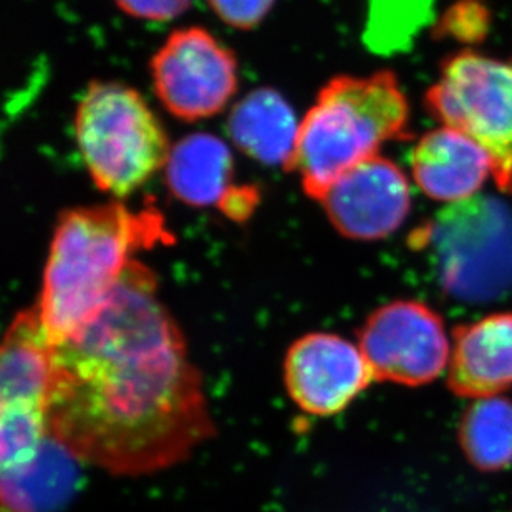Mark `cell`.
I'll return each instance as SVG.
<instances>
[{"instance_id": "1", "label": "cell", "mask_w": 512, "mask_h": 512, "mask_svg": "<svg viewBox=\"0 0 512 512\" xmlns=\"http://www.w3.org/2000/svg\"><path fill=\"white\" fill-rule=\"evenodd\" d=\"M47 431L70 458L113 476L173 468L213 436L198 368L140 261L90 322L55 343Z\"/></svg>"}, {"instance_id": "2", "label": "cell", "mask_w": 512, "mask_h": 512, "mask_svg": "<svg viewBox=\"0 0 512 512\" xmlns=\"http://www.w3.org/2000/svg\"><path fill=\"white\" fill-rule=\"evenodd\" d=\"M156 209L108 203L70 209L55 226L39 304L52 342H62L107 304L135 254L171 242Z\"/></svg>"}, {"instance_id": "3", "label": "cell", "mask_w": 512, "mask_h": 512, "mask_svg": "<svg viewBox=\"0 0 512 512\" xmlns=\"http://www.w3.org/2000/svg\"><path fill=\"white\" fill-rule=\"evenodd\" d=\"M408 123L410 105L395 73L332 78L300 121L284 170L319 201L343 173L377 156L388 141L408 136Z\"/></svg>"}, {"instance_id": "4", "label": "cell", "mask_w": 512, "mask_h": 512, "mask_svg": "<svg viewBox=\"0 0 512 512\" xmlns=\"http://www.w3.org/2000/svg\"><path fill=\"white\" fill-rule=\"evenodd\" d=\"M73 125L88 174L113 198L130 196L165 170L173 148L145 98L123 83H90Z\"/></svg>"}, {"instance_id": "5", "label": "cell", "mask_w": 512, "mask_h": 512, "mask_svg": "<svg viewBox=\"0 0 512 512\" xmlns=\"http://www.w3.org/2000/svg\"><path fill=\"white\" fill-rule=\"evenodd\" d=\"M413 241L430 251L441 287L469 304L512 290V209L476 194L446 204Z\"/></svg>"}, {"instance_id": "6", "label": "cell", "mask_w": 512, "mask_h": 512, "mask_svg": "<svg viewBox=\"0 0 512 512\" xmlns=\"http://www.w3.org/2000/svg\"><path fill=\"white\" fill-rule=\"evenodd\" d=\"M441 125L461 131L488 151L498 188L512 194V63L461 52L441 67L426 93Z\"/></svg>"}, {"instance_id": "7", "label": "cell", "mask_w": 512, "mask_h": 512, "mask_svg": "<svg viewBox=\"0 0 512 512\" xmlns=\"http://www.w3.org/2000/svg\"><path fill=\"white\" fill-rule=\"evenodd\" d=\"M150 68L161 105L186 123L223 113L239 87L236 55L201 27L173 32Z\"/></svg>"}, {"instance_id": "8", "label": "cell", "mask_w": 512, "mask_h": 512, "mask_svg": "<svg viewBox=\"0 0 512 512\" xmlns=\"http://www.w3.org/2000/svg\"><path fill=\"white\" fill-rule=\"evenodd\" d=\"M358 342L375 380L418 387L436 380L450 363L443 320L416 300H398L375 310Z\"/></svg>"}, {"instance_id": "9", "label": "cell", "mask_w": 512, "mask_h": 512, "mask_svg": "<svg viewBox=\"0 0 512 512\" xmlns=\"http://www.w3.org/2000/svg\"><path fill=\"white\" fill-rule=\"evenodd\" d=\"M284 380L300 410L330 416L345 410L375 375L362 348L339 335L312 332L290 345Z\"/></svg>"}, {"instance_id": "10", "label": "cell", "mask_w": 512, "mask_h": 512, "mask_svg": "<svg viewBox=\"0 0 512 512\" xmlns=\"http://www.w3.org/2000/svg\"><path fill=\"white\" fill-rule=\"evenodd\" d=\"M319 203L343 237L378 241L405 223L411 209L410 181L392 160L372 156L343 173Z\"/></svg>"}, {"instance_id": "11", "label": "cell", "mask_w": 512, "mask_h": 512, "mask_svg": "<svg viewBox=\"0 0 512 512\" xmlns=\"http://www.w3.org/2000/svg\"><path fill=\"white\" fill-rule=\"evenodd\" d=\"M54 342L37 310L15 317L5 335L0 360L2 420L47 425Z\"/></svg>"}, {"instance_id": "12", "label": "cell", "mask_w": 512, "mask_h": 512, "mask_svg": "<svg viewBox=\"0 0 512 512\" xmlns=\"http://www.w3.org/2000/svg\"><path fill=\"white\" fill-rule=\"evenodd\" d=\"M411 173L428 198L453 204L473 198L493 176L488 151L451 126L431 130L411 153Z\"/></svg>"}, {"instance_id": "13", "label": "cell", "mask_w": 512, "mask_h": 512, "mask_svg": "<svg viewBox=\"0 0 512 512\" xmlns=\"http://www.w3.org/2000/svg\"><path fill=\"white\" fill-rule=\"evenodd\" d=\"M448 385L459 397H498L512 387V314H493L455 330Z\"/></svg>"}, {"instance_id": "14", "label": "cell", "mask_w": 512, "mask_h": 512, "mask_svg": "<svg viewBox=\"0 0 512 512\" xmlns=\"http://www.w3.org/2000/svg\"><path fill=\"white\" fill-rule=\"evenodd\" d=\"M294 108L272 88L247 93L232 108L226 123L229 140L262 165L289 163L299 133Z\"/></svg>"}, {"instance_id": "15", "label": "cell", "mask_w": 512, "mask_h": 512, "mask_svg": "<svg viewBox=\"0 0 512 512\" xmlns=\"http://www.w3.org/2000/svg\"><path fill=\"white\" fill-rule=\"evenodd\" d=\"M165 176L170 193L181 203L191 208H219L234 189L231 150L209 133L184 136L171 148Z\"/></svg>"}, {"instance_id": "16", "label": "cell", "mask_w": 512, "mask_h": 512, "mask_svg": "<svg viewBox=\"0 0 512 512\" xmlns=\"http://www.w3.org/2000/svg\"><path fill=\"white\" fill-rule=\"evenodd\" d=\"M459 441L476 468L499 471L512 464V401L478 398L464 413Z\"/></svg>"}, {"instance_id": "17", "label": "cell", "mask_w": 512, "mask_h": 512, "mask_svg": "<svg viewBox=\"0 0 512 512\" xmlns=\"http://www.w3.org/2000/svg\"><path fill=\"white\" fill-rule=\"evenodd\" d=\"M214 14L232 29L252 30L266 19L276 0H208Z\"/></svg>"}, {"instance_id": "18", "label": "cell", "mask_w": 512, "mask_h": 512, "mask_svg": "<svg viewBox=\"0 0 512 512\" xmlns=\"http://www.w3.org/2000/svg\"><path fill=\"white\" fill-rule=\"evenodd\" d=\"M193 0H115L116 7L130 17L150 22H168L189 9Z\"/></svg>"}, {"instance_id": "19", "label": "cell", "mask_w": 512, "mask_h": 512, "mask_svg": "<svg viewBox=\"0 0 512 512\" xmlns=\"http://www.w3.org/2000/svg\"><path fill=\"white\" fill-rule=\"evenodd\" d=\"M257 199H259V194L254 191V188H247V186L234 188L219 209L234 221H244L251 216Z\"/></svg>"}]
</instances>
